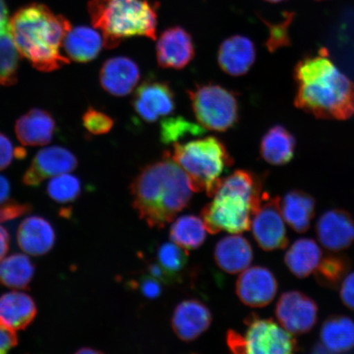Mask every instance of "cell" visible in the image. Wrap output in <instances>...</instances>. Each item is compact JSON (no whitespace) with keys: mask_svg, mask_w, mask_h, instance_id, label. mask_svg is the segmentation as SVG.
<instances>
[{"mask_svg":"<svg viewBox=\"0 0 354 354\" xmlns=\"http://www.w3.org/2000/svg\"><path fill=\"white\" fill-rule=\"evenodd\" d=\"M214 259L218 268L229 274H237L250 268L254 251L247 239L239 234L224 237L216 243Z\"/></svg>","mask_w":354,"mask_h":354,"instance_id":"ffe728a7","label":"cell"},{"mask_svg":"<svg viewBox=\"0 0 354 354\" xmlns=\"http://www.w3.org/2000/svg\"><path fill=\"white\" fill-rule=\"evenodd\" d=\"M35 275V266L28 256L15 254L0 261V283L11 289H26Z\"/></svg>","mask_w":354,"mask_h":354,"instance_id":"83f0119b","label":"cell"},{"mask_svg":"<svg viewBox=\"0 0 354 354\" xmlns=\"http://www.w3.org/2000/svg\"><path fill=\"white\" fill-rule=\"evenodd\" d=\"M205 129L183 117L168 118L161 122L160 139L163 144L174 145L188 136H201Z\"/></svg>","mask_w":354,"mask_h":354,"instance_id":"1f68e13d","label":"cell"},{"mask_svg":"<svg viewBox=\"0 0 354 354\" xmlns=\"http://www.w3.org/2000/svg\"><path fill=\"white\" fill-rule=\"evenodd\" d=\"M318 1H321V0H318Z\"/></svg>","mask_w":354,"mask_h":354,"instance_id":"7dc6e473","label":"cell"},{"mask_svg":"<svg viewBox=\"0 0 354 354\" xmlns=\"http://www.w3.org/2000/svg\"><path fill=\"white\" fill-rule=\"evenodd\" d=\"M280 209V197L264 193L259 209L252 219L251 230L261 249L273 251L285 249L289 243L286 225Z\"/></svg>","mask_w":354,"mask_h":354,"instance_id":"9c48e42d","label":"cell"},{"mask_svg":"<svg viewBox=\"0 0 354 354\" xmlns=\"http://www.w3.org/2000/svg\"><path fill=\"white\" fill-rule=\"evenodd\" d=\"M349 268L351 263L346 257L331 254L322 258L314 275L322 286L336 289L347 276Z\"/></svg>","mask_w":354,"mask_h":354,"instance_id":"f546056e","label":"cell"},{"mask_svg":"<svg viewBox=\"0 0 354 354\" xmlns=\"http://www.w3.org/2000/svg\"><path fill=\"white\" fill-rule=\"evenodd\" d=\"M199 125L205 130L224 132L236 125L240 106L236 93L216 84H202L188 91Z\"/></svg>","mask_w":354,"mask_h":354,"instance_id":"ba28073f","label":"cell"},{"mask_svg":"<svg viewBox=\"0 0 354 354\" xmlns=\"http://www.w3.org/2000/svg\"><path fill=\"white\" fill-rule=\"evenodd\" d=\"M265 1L276 3L286 1V0H265Z\"/></svg>","mask_w":354,"mask_h":354,"instance_id":"bcb514c9","label":"cell"},{"mask_svg":"<svg viewBox=\"0 0 354 354\" xmlns=\"http://www.w3.org/2000/svg\"><path fill=\"white\" fill-rule=\"evenodd\" d=\"M88 12L106 48H116L131 37L157 38V6L147 0H91Z\"/></svg>","mask_w":354,"mask_h":354,"instance_id":"5b68a950","label":"cell"},{"mask_svg":"<svg viewBox=\"0 0 354 354\" xmlns=\"http://www.w3.org/2000/svg\"><path fill=\"white\" fill-rule=\"evenodd\" d=\"M10 236L7 230L0 225V261L6 258L10 250Z\"/></svg>","mask_w":354,"mask_h":354,"instance_id":"7bdbcfd3","label":"cell"},{"mask_svg":"<svg viewBox=\"0 0 354 354\" xmlns=\"http://www.w3.org/2000/svg\"><path fill=\"white\" fill-rule=\"evenodd\" d=\"M103 47L104 38L100 30L85 26L71 28L63 43L68 59L77 63L95 59Z\"/></svg>","mask_w":354,"mask_h":354,"instance_id":"7402d4cb","label":"cell"},{"mask_svg":"<svg viewBox=\"0 0 354 354\" xmlns=\"http://www.w3.org/2000/svg\"><path fill=\"white\" fill-rule=\"evenodd\" d=\"M245 335L229 330L228 347L234 353L289 354L298 351L294 335L272 319H262L252 314L245 321Z\"/></svg>","mask_w":354,"mask_h":354,"instance_id":"52a82bcc","label":"cell"},{"mask_svg":"<svg viewBox=\"0 0 354 354\" xmlns=\"http://www.w3.org/2000/svg\"><path fill=\"white\" fill-rule=\"evenodd\" d=\"M16 157V149L11 140L6 135L0 133V171L10 166Z\"/></svg>","mask_w":354,"mask_h":354,"instance_id":"60d3db41","label":"cell"},{"mask_svg":"<svg viewBox=\"0 0 354 354\" xmlns=\"http://www.w3.org/2000/svg\"><path fill=\"white\" fill-rule=\"evenodd\" d=\"M293 16V13H288L284 21L276 24L263 21L269 30V37L266 42V47L270 52L273 53L279 48L290 46L289 28Z\"/></svg>","mask_w":354,"mask_h":354,"instance_id":"e575fe53","label":"cell"},{"mask_svg":"<svg viewBox=\"0 0 354 354\" xmlns=\"http://www.w3.org/2000/svg\"><path fill=\"white\" fill-rule=\"evenodd\" d=\"M295 107L326 120L344 121L354 115V82L335 65L328 50L303 57L295 66Z\"/></svg>","mask_w":354,"mask_h":354,"instance_id":"6da1fadb","label":"cell"},{"mask_svg":"<svg viewBox=\"0 0 354 354\" xmlns=\"http://www.w3.org/2000/svg\"><path fill=\"white\" fill-rule=\"evenodd\" d=\"M296 140L284 126L276 125L265 133L260 143L263 160L273 166H283L294 158Z\"/></svg>","mask_w":354,"mask_h":354,"instance_id":"d4e9b609","label":"cell"},{"mask_svg":"<svg viewBox=\"0 0 354 354\" xmlns=\"http://www.w3.org/2000/svg\"><path fill=\"white\" fill-rule=\"evenodd\" d=\"M156 261L165 271L180 281V273L188 263L187 250L174 242L163 243L157 250Z\"/></svg>","mask_w":354,"mask_h":354,"instance_id":"836d02e7","label":"cell"},{"mask_svg":"<svg viewBox=\"0 0 354 354\" xmlns=\"http://www.w3.org/2000/svg\"><path fill=\"white\" fill-rule=\"evenodd\" d=\"M169 154L188 176L193 192H205L211 198L219 187L221 175L234 162L223 141L215 136L176 143Z\"/></svg>","mask_w":354,"mask_h":354,"instance_id":"8992f818","label":"cell"},{"mask_svg":"<svg viewBox=\"0 0 354 354\" xmlns=\"http://www.w3.org/2000/svg\"><path fill=\"white\" fill-rule=\"evenodd\" d=\"M77 353H82V354H87V353H101L100 351H96V349L91 348H82V349H80L77 352Z\"/></svg>","mask_w":354,"mask_h":354,"instance_id":"f6af8a7d","label":"cell"},{"mask_svg":"<svg viewBox=\"0 0 354 354\" xmlns=\"http://www.w3.org/2000/svg\"><path fill=\"white\" fill-rule=\"evenodd\" d=\"M34 299L20 291H11L0 296V318L15 330H24L37 317Z\"/></svg>","mask_w":354,"mask_h":354,"instance_id":"cb8c5ba5","label":"cell"},{"mask_svg":"<svg viewBox=\"0 0 354 354\" xmlns=\"http://www.w3.org/2000/svg\"><path fill=\"white\" fill-rule=\"evenodd\" d=\"M71 28L65 17L55 15L41 3L20 8L10 21V32L20 55L44 73L69 64L68 57L62 55L61 48Z\"/></svg>","mask_w":354,"mask_h":354,"instance_id":"3957f363","label":"cell"},{"mask_svg":"<svg viewBox=\"0 0 354 354\" xmlns=\"http://www.w3.org/2000/svg\"><path fill=\"white\" fill-rule=\"evenodd\" d=\"M56 129L54 118L47 111L33 109L22 115L15 125L17 139L26 146L50 144Z\"/></svg>","mask_w":354,"mask_h":354,"instance_id":"44dd1931","label":"cell"},{"mask_svg":"<svg viewBox=\"0 0 354 354\" xmlns=\"http://www.w3.org/2000/svg\"><path fill=\"white\" fill-rule=\"evenodd\" d=\"M82 121L86 130L94 135L107 134L114 126L112 118L92 107L88 108L84 113Z\"/></svg>","mask_w":354,"mask_h":354,"instance_id":"d590c367","label":"cell"},{"mask_svg":"<svg viewBox=\"0 0 354 354\" xmlns=\"http://www.w3.org/2000/svg\"><path fill=\"white\" fill-rule=\"evenodd\" d=\"M278 282L271 270L254 266L243 271L236 282V294L243 304L263 308L276 298Z\"/></svg>","mask_w":354,"mask_h":354,"instance_id":"7c38bea8","label":"cell"},{"mask_svg":"<svg viewBox=\"0 0 354 354\" xmlns=\"http://www.w3.org/2000/svg\"><path fill=\"white\" fill-rule=\"evenodd\" d=\"M82 193V183L76 176L69 174L53 177L47 185V194L56 203H73Z\"/></svg>","mask_w":354,"mask_h":354,"instance_id":"d6a6232c","label":"cell"},{"mask_svg":"<svg viewBox=\"0 0 354 354\" xmlns=\"http://www.w3.org/2000/svg\"><path fill=\"white\" fill-rule=\"evenodd\" d=\"M322 258V250L315 241L300 238L287 250L285 263L295 277L304 279L315 272Z\"/></svg>","mask_w":354,"mask_h":354,"instance_id":"484cf974","label":"cell"},{"mask_svg":"<svg viewBox=\"0 0 354 354\" xmlns=\"http://www.w3.org/2000/svg\"><path fill=\"white\" fill-rule=\"evenodd\" d=\"M16 330L0 318V354L6 353L17 344Z\"/></svg>","mask_w":354,"mask_h":354,"instance_id":"f35d334b","label":"cell"},{"mask_svg":"<svg viewBox=\"0 0 354 354\" xmlns=\"http://www.w3.org/2000/svg\"><path fill=\"white\" fill-rule=\"evenodd\" d=\"M280 325L293 335L312 330L318 318V307L309 296L297 290L285 292L279 298L275 310Z\"/></svg>","mask_w":354,"mask_h":354,"instance_id":"30bf717a","label":"cell"},{"mask_svg":"<svg viewBox=\"0 0 354 354\" xmlns=\"http://www.w3.org/2000/svg\"><path fill=\"white\" fill-rule=\"evenodd\" d=\"M207 230L201 218L185 215L177 218L170 230V239L187 250H197L205 243Z\"/></svg>","mask_w":354,"mask_h":354,"instance_id":"f1b7e54d","label":"cell"},{"mask_svg":"<svg viewBox=\"0 0 354 354\" xmlns=\"http://www.w3.org/2000/svg\"><path fill=\"white\" fill-rule=\"evenodd\" d=\"M136 286L141 294L149 299H157L162 293V283L149 274L141 277Z\"/></svg>","mask_w":354,"mask_h":354,"instance_id":"74e56055","label":"cell"},{"mask_svg":"<svg viewBox=\"0 0 354 354\" xmlns=\"http://www.w3.org/2000/svg\"><path fill=\"white\" fill-rule=\"evenodd\" d=\"M11 187L10 181L3 176H0V205L8 201L10 196Z\"/></svg>","mask_w":354,"mask_h":354,"instance_id":"ee69618b","label":"cell"},{"mask_svg":"<svg viewBox=\"0 0 354 354\" xmlns=\"http://www.w3.org/2000/svg\"><path fill=\"white\" fill-rule=\"evenodd\" d=\"M196 54L192 35L180 26L165 30L156 46L157 62L162 68L183 69Z\"/></svg>","mask_w":354,"mask_h":354,"instance_id":"5bb4252c","label":"cell"},{"mask_svg":"<svg viewBox=\"0 0 354 354\" xmlns=\"http://www.w3.org/2000/svg\"><path fill=\"white\" fill-rule=\"evenodd\" d=\"M212 315L209 308L197 299H187L177 305L171 326L177 337L192 342L209 328Z\"/></svg>","mask_w":354,"mask_h":354,"instance_id":"2e32d148","label":"cell"},{"mask_svg":"<svg viewBox=\"0 0 354 354\" xmlns=\"http://www.w3.org/2000/svg\"><path fill=\"white\" fill-rule=\"evenodd\" d=\"M56 234L46 218L32 216L21 221L17 232V245L24 253L38 257L46 254L55 246Z\"/></svg>","mask_w":354,"mask_h":354,"instance_id":"d6986e66","label":"cell"},{"mask_svg":"<svg viewBox=\"0 0 354 354\" xmlns=\"http://www.w3.org/2000/svg\"><path fill=\"white\" fill-rule=\"evenodd\" d=\"M193 189L188 176L169 153L145 166L131 185L133 207L149 227L162 229L189 205Z\"/></svg>","mask_w":354,"mask_h":354,"instance_id":"7a4b0ae2","label":"cell"},{"mask_svg":"<svg viewBox=\"0 0 354 354\" xmlns=\"http://www.w3.org/2000/svg\"><path fill=\"white\" fill-rule=\"evenodd\" d=\"M30 211V206L26 203L15 201L4 202L0 205V223L11 221L24 216Z\"/></svg>","mask_w":354,"mask_h":354,"instance_id":"8d00e7d4","label":"cell"},{"mask_svg":"<svg viewBox=\"0 0 354 354\" xmlns=\"http://www.w3.org/2000/svg\"><path fill=\"white\" fill-rule=\"evenodd\" d=\"M315 207V199L303 190H290L280 198L283 218L291 229L298 233L306 232L311 227Z\"/></svg>","mask_w":354,"mask_h":354,"instance_id":"603a6c76","label":"cell"},{"mask_svg":"<svg viewBox=\"0 0 354 354\" xmlns=\"http://www.w3.org/2000/svg\"><path fill=\"white\" fill-rule=\"evenodd\" d=\"M20 55L10 32L0 35V86L17 83Z\"/></svg>","mask_w":354,"mask_h":354,"instance_id":"4dcf8cb0","label":"cell"},{"mask_svg":"<svg viewBox=\"0 0 354 354\" xmlns=\"http://www.w3.org/2000/svg\"><path fill=\"white\" fill-rule=\"evenodd\" d=\"M263 194L262 180L250 171L237 170L221 179L212 201L201 212L207 232L214 234L249 231Z\"/></svg>","mask_w":354,"mask_h":354,"instance_id":"277c9868","label":"cell"},{"mask_svg":"<svg viewBox=\"0 0 354 354\" xmlns=\"http://www.w3.org/2000/svg\"><path fill=\"white\" fill-rule=\"evenodd\" d=\"M316 233L325 249L337 253L348 249L354 242V220L344 210L326 211L317 221Z\"/></svg>","mask_w":354,"mask_h":354,"instance_id":"9a60e30c","label":"cell"},{"mask_svg":"<svg viewBox=\"0 0 354 354\" xmlns=\"http://www.w3.org/2000/svg\"><path fill=\"white\" fill-rule=\"evenodd\" d=\"M255 60L256 48L250 38L233 35L220 46L218 65L224 73L232 77H241L249 73Z\"/></svg>","mask_w":354,"mask_h":354,"instance_id":"ac0fdd59","label":"cell"},{"mask_svg":"<svg viewBox=\"0 0 354 354\" xmlns=\"http://www.w3.org/2000/svg\"><path fill=\"white\" fill-rule=\"evenodd\" d=\"M131 104L142 120L153 123L174 113L176 107L174 91L167 83L149 79L136 88Z\"/></svg>","mask_w":354,"mask_h":354,"instance_id":"8fae6325","label":"cell"},{"mask_svg":"<svg viewBox=\"0 0 354 354\" xmlns=\"http://www.w3.org/2000/svg\"><path fill=\"white\" fill-rule=\"evenodd\" d=\"M340 299L348 308L354 311V272L348 273L340 284Z\"/></svg>","mask_w":354,"mask_h":354,"instance_id":"ab89813d","label":"cell"},{"mask_svg":"<svg viewBox=\"0 0 354 354\" xmlns=\"http://www.w3.org/2000/svg\"><path fill=\"white\" fill-rule=\"evenodd\" d=\"M10 21L6 1L0 0V35L10 32Z\"/></svg>","mask_w":354,"mask_h":354,"instance_id":"b9f144b4","label":"cell"},{"mask_svg":"<svg viewBox=\"0 0 354 354\" xmlns=\"http://www.w3.org/2000/svg\"><path fill=\"white\" fill-rule=\"evenodd\" d=\"M320 336L326 352L351 351L354 348V322L346 316H331L323 323Z\"/></svg>","mask_w":354,"mask_h":354,"instance_id":"4316f807","label":"cell"},{"mask_svg":"<svg viewBox=\"0 0 354 354\" xmlns=\"http://www.w3.org/2000/svg\"><path fill=\"white\" fill-rule=\"evenodd\" d=\"M140 79V70L129 57H111L102 66L100 81L102 87L110 95L124 97L135 90Z\"/></svg>","mask_w":354,"mask_h":354,"instance_id":"e0dca14e","label":"cell"},{"mask_svg":"<svg viewBox=\"0 0 354 354\" xmlns=\"http://www.w3.org/2000/svg\"><path fill=\"white\" fill-rule=\"evenodd\" d=\"M77 157L61 146H50L39 151L26 169L22 181L30 187H37L44 180L76 169Z\"/></svg>","mask_w":354,"mask_h":354,"instance_id":"4fadbf2b","label":"cell"}]
</instances>
